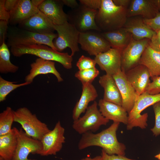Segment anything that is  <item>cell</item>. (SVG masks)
<instances>
[{
    "instance_id": "cell-1",
    "label": "cell",
    "mask_w": 160,
    "mask_h": 160,
    "mask_svg": "<svg viewBox=\"0 0 160 160\" xmlns=\"http://www.w3.org/2000/svg\"><path fill=\"white\" fill-rule=\"evenodd\" d=\"M119 124V122H113L108 128L98 133L89 132L82 135L78 143L79 149L96 146L101 148L108 155L125 156L126 146L118 141L116 136Z\"/></svg>"
},
{
    "instance_id": "cell-2",
    "label": "cell",
    "mask_w": 160,
    "mask_h": 160,
    "mask_svg": "<svg viewBox=\"0 0 160 160\" xmlns=\"http://www.w3.org/2000/svg\"><path fill=\"white\" fill-rule=\"evenodd\" d=\"M127 8L115 5L112 0H102L95 17L96 24L101 32L123 27L127 17Z\"/></svg>"
},
{
    "instance_id": "cell-3",
    "label": "cell",
    "mask_w": 160,
    "mask_h": 160,
    "mask_svg": "<svg viewBox=\"0 0 160 160\" xmlns=\"http://www.w3.org/2000/svg\"><path fill=\"white\" fill-rule=\"evenodd\" d=\"M11 52L15 57H20L30 54L41 59L57 62L66 69L72 67V56L68 53H63L54 50L49 47L42 44L19 45L11 47Z\"/></svg>"
},
{
    "instance_id": "cell-4",
    "label": "cell",
    "mask_w": 160,
    "mask_h": 160,
    "mask_svg": "<svg viewBox=\"0 0 160 160\" xmlns=\"http://www.w3.org/2000/svg\"><path fill=\"white\" fill-rule=\"evenodd\" d=\"M57 36V33L40 34L12 26L8 27L7 45L11 47L19 45L42 44L56 50L53 41Z\"/></svg>"
},
{
    "instance_id": "cell-5",
    "label": "cell",
    "mask_w": 160,
    "mask_h": 160,
    "mask_svg": "<svg viewBox=\"0 0 160 160\" xmlns=\"http://www.w3.org/2000/svg\"><path fill=\"white\" fill-rule=\"evenodd\" d=\"M14 122L19 124L25 133L34 139L41 141L43 136L51 130L46 124L25 107L14 111Z\"/></svg>"
},
{
    "instance_id": "cell-6",
    "label": "cell",
    "mask_w": 160,
    "mask_h": 160,
    "mask_svg": "<svg viewBox=\"0 0 160 160\" xmlns=\"http://www.w3.org/2000/svg\"><path fill=\"white\" fill-rule=\"evenodd\" d=\"M159 101L160 93L151 95L145 92L138 96L132 109L128 114L127 129L131 130L134 127L142 129L146 128L148 126V114H141V113L148 107Z\"/></svg>"
},
{
    "instance_id": "cell-7",
    "label": "cell",
    "mask_w": 160,
    "mask_h": 160,
    "mask_svg": "<svg viewBox=\"0 0 160 160\" xmlns=\"http://www.w3.org/2000/svg\"><path fill=\"white\" fill-rule=\"evenodd\" d=\"M98 103L95 101L87 108L84 114L73 121V129L82 135L88 132L95 133L102 125H106L109 120L104 117L98 109Z\"/></svg>"
},
{
    "instance_id": "cell-8",
    "label": "cell",
    "mask_w": 160,
    "mask_h": 160,
    "mask_svg": "<svg viewBox=\"0 0 160 160\" xmlns=\"http://www.w3.org/2000/svg\"><path fill=\"white\" fill-rule=\"evenodd\" d=\"M54 29L57 32V36L53 41L56 50L61 52L67 47L71 51L73 57L79 50L78 46L80 32L68 21L61 25H54Z\"/></svg>"
},
{
    "instance_id": "cell-9",
    "label": "cell",
    "mask_w": 160,
    "mask_h": 160,
    "mask_svg": "<svg viewBox=\"0 0 160 160\" xmlns=\"http://www.w3.org/2000/svg\"><path fill=\"white\" fill-rule=\"evenodd\" d=\"M97 11L80 4L78 7L69 11L68 21L80 33L90 30L100 32L95 21Z\"/></svg>"
},
{
    "instance_id": "cell-10",
    "label": "cell",
    "mask_w": 160,
    "mask_h": 160,
    "mask_svg": "<svg viewBox=\"0 0 160 160\" xmlns=\"http://www.w3.org/2000/svg\"><path fill=\"white\" fill-rule=\"evenodd\" d=\"M17 138V146L11 160H37L29 159V155H39L42 146L41 141L36 140L28 135L22 128L13 127Z\"/></svg>"
},
{
    "instance_id": "cell-11",
    "label": "cell",
    "mask_w": 160,
    "mask_h": 160,
    "mask_svg": "<svg viewBox=\"0 0 160 160\" xmlns=\"http://www.w3.org/2000/svg\"><path fill=\"white\" fill-rule=\"evenodd\" d=\"M79 44L82 49L90 55L95 56L111 48L109 43L102 35L101 32L95 30L80 33Z\"/></svg>"
},
{
    "instance_id": "cell-12",
    "label": "cell",
    "mask_w": 160,
    "mask_h": 160,
    "mask_svg": "<svg viewBox=\"0 0 160 160\" xmlns=\"http://www.w3.org/2000/svg\"><path fill=\"white\" fill-rule=\"evenodd\" d=\"M65 129L60 121L54 127L44 135L41 141L42 148L39 155L42 156L55 155L62 149L65 142Z\"/></svg>"
},
{
    "instance_id": "cell-13",
    "label": "cell",
    "mask_w": 160,
    "mask_h": 160,
    "mask_svg": "<svg viewBox=\"0 0 160 160\" xmlns=\"http://www.w3.org/2000/svg\"><path fill=\"white\" fill-rule=\"evenodd\" d=\"M150 40L145 39L136 40L132 38L129 44L121 52V70L125 73L139 64V61Z\"/></svg>"
},
{
    "instance_id": "cell-14",
    "label": "cell",
    "mask_w": 160,
    "mask_h": 160,
    "mask_svg": "<svg viewBox=\"0 0 160 160\" xmlns=\"http://www.w3.org/2000/svg\"><path fill=\"white\" fill-rule=\"evenodd\" d=\"M94 59L107 74L112 76L121 70V51L118 49L111 48L96 56Z\"/></svg>"
},
{
    "instance_id": "cell-15",
    "label": "cell",
    "mask_w": 160,
    "mask_h": 160,
    "mask_svg": "<svg viewBox=\"0 0 160 160\" xmlns=\"http://www.w3.org/2000/svg\"><path fill=\"white\" fill-rule=\"evenodd\" d=\"M118 87L122 98V106L128 114L132 109L138 96L121 70L112 76Z\"/></svg>"
},
{
    "instance_id": "cell-16",
    "label": "cell",
    "mask_w": 160,
    "mask_h": 160,
    "mask_svg": "<svg viewBox=\"0 0 160 160\" xmlns=\"http://www.w3.org/2000/svg\"><path fill=\"white\" fill-rule=\"evenodd\" d=\"M125 73L127 80L138 96L145 92L151 82V75L146 67L138 64Z\"/></svg>"
},
{
    "instance_id": "cell-17",
    "label": "cell",
    "mask_w": 160,
    "mask_h": 160,
    "mask_svg": "<svg viewBox=\"0 0 160 160\" xmlns=\"http://www.w3.org/2000/svg\"><path fill=\"white\" fill-rule=\"evenodd\" d=\"M18 25L20 28L40 34H51L55 31L54 25L39 10Z\"/></svg>"
},
{
    "instance_id": "cell-18",
    "label": "cell",
    "mask_w": 160,
    "mask_h": 160,
    "mask_svg": "<svg viewBox=\"0 0 160 160\" xmlns=\"http://www.w3.org/2000/svg\"><path fill=\"white\" fill-rule=\"evenodd\" d=\"M62 0H44L38 7L54 25H62L68 21L67 14L63 11Z\"/></svg>"
},
{
    "instance_id": "cell-19",
    "label": "cell",
    "mask_w": 160,
    "mask_h": 160,
    "mask_svg": "<svg viewBox=\"0 0 160 160\" xmlns=\"http://www.w3.org/2000/svg\"><path fill=\"white\" fill-rule=\"evenodd\" d=\"M159 12L156 0H132L127 8V18L140 16L143 19H150Z\"/></svg>"
},
{
    "instance_id": "cell-20",
    "label": "cell",
    "mask_w": 160,
    "mask_h": 160,
    "mask_svg": "<svg viewBox=\"0 0 160 160\" xmlns=\"http://www.w3.org/2000/svg\"><path fill=\"white\" fill-rule=\"evenodd\" d=\"M123 27L136 40L145 39L150 40L156 32L145 23L142 17L137 16L127 18Z\"/></svg>"
},
{
    "instance_id": "cell-21",
    "label": "cell",
    "mask_w": 160,
    "mask_h": 160,
    "mask_svg": "<svg viewBox=\"0 0 160 160\" xmlns=\"http://www.w3.org/2000/svg\"><path fill=\"white\" fill-rule=\"evenodd\" d=\"M31 69L29 74L25 78V82L31 83L34 79L40 74L52 73L56 77L58 82L63 81L61 75L55 66V63L50 60L40 58H37L35 61L30 65Z\"/></svg>"
},
{
    "instance_id": "cell-22",
    "label": "cell",
    "mask_w": 160,
    "mask_h": 160,
    "mask_svg": "<svg viewBox=\"0 0 160 160\" xmlns=\"http://www.w3.org/2000/svg\"><path fill=\"white\" fill-rule=\"evenodd\" d=\"M99 110L103 116L113 122L122 123L127 125L128 113L122 106L100 99L98 103Z\"/></svg>"
},
{
    "instance_id": "cell-23",
    "label": "cell",
    "mask_w": 160,
    "mask_h": 160,
    "mask_svg": "<svg viewBox=\"0 0 160 160\" xmlns=\"http://www.w3.org/2000/svg\"><path fill=\"white\" fill-rule=\"evenodd\" d=\"M39 11L30 0H18L14 10L10 15L9 24L15 26L28 19Z\"/></svg>"
},
{
    "instance_id": "cell-24",
    "label": "cell",
    "mask_w": 160,
    "mask_h": 160,
    "mask_svg": "<svg viewBox=\"0 0 160 160\" xmlns=\"http://www.w3.org/2000/svg\"><path fill=\"white\" fill-rule=\"evenodd\" d=\"M97 97V90L92 83L82 85L81 97L73 110V121L78 119L81 114L85 112L89 103L94 101Z\"/></svg>"
},
{
    "instance_id": "cell-25",
    "label": "cell",
    "mask_w": 160,
    "mask_h": 160,
    "mask_svg": "<svg viewBox=\"0 0 160 160\" xmlns=\"http://www.w3.org/2000/svg\"><path fill=\"white\" fill-rule=\"evenodd\" d=\"M99 82L104 89L103 99L122 106V98L116 83L112 76L104 75L100 77Z\"/></svg>"
},
{
    "instance_id": "cell-26",
    "label": "cell",
    "mask_w": 160,
    "mask_h": 160,
    "mask_svg": "<svg viewBox=\"0 0 160 160\" xmlns=\"http://www.w3.org/2000/svg\"><path fill=\"white\" fill-rule=\"evenodd\" d=\"M139 64L147 67L151 79L160 76V52L149 44L142 55Z\"/></svg>"
},
{
    "instance_id": "cell-27",
    "label": "cell",
    "mask_w": 160,
    "mask_h": 160,
    "mask_svg": "<svg viewBox=\"0 0 160 160\" xmlns=\"http://www.w3.org/2000/svg\"><path fill=\"white\" fill-rule=\"evenodd\" d=\"M112 48L121 52L129 44L132 39L131 34L124 27L113 31L101 32Z\"/></svg>"
},
{
    "instance_id": "cell-28",
    "label": "cell",
    "mask_w": 160,
    "mask_h": 160,
    "mask_svg": "<svg viewBox=\"0 0 160 160\" xmlns=\"http://www.w3.org/2000/svg\"><path fill=\"white\" fill-rule=\"evenodd\" d=\"M15 131L13 128L12 131L0 136V157L4 160H11L17 146Z\"/></svg>"
},
{
    "instance_id": "cell-29",
    "label": "cell",
    "mask_w": 160,
    "mask_h": 160,
    "mask_svg": "<svg viewBox=\"0 0 160 160\" xmlns=\"http://www.w3.org/2000/svg\"><path fill=\"white\" fill-rule=\"evenodd\" d=\"M7 44L4 41L0 47V72L1 73H15L19 67L10 60V53Z\"/></svg>"
},
{
    "instance_id": "cell-30",
    "label": "cell",
    "mask_w": 160,
    "mask_h": 160,
    "mask_svg": "<svg viewBox=\"0 0 160 160\" xmlns=\"http://www.w3.org/2000/svg\"><path fill=\"white\" fill-rule=\"evenodd\" d=\"M14 122V111L10 107L0 113V136L10 132Z\"/></svg>"
},
{
    "instance_id": "cell-31",
    "label": "cell",
    "mask_w": 160,
    "mask_h": 160,
    "mask_svg": "<svg viewBox=\"0 0 160 160\" xmlns=\"http://www.w3.org/2000/svg\"><path fill=\"white\" fill-rule=\"evenodd\" d=\"M15 82L5 80L0 76V102L5 100L7 95L12 91L20 87L31 84L25 82L20 84H15Z\"/></svg>"
},
{
    "instance_id": "cell-32",
    "label": "cell",
    "mask_w": 160,
    "mask_h": 160,
    "mask_svg": "<svg viewBox=\"0 0 160 160\" xmlns=\"http://www.w3.org/2000/svg\"><path fill=\"white\" fill-rule=\"evenodd\" d=\"M99 71L95 67L82 70H79L75 74V76L81 83L82 85L92 83L99 74Z\"/></svg>"
},
{
    "instance_id": "cell-33",
    "label": "cell",
    "mask_w": 160,
    "mask_h": 160,
    "mask_svg": "<svg viewBox=\"0 0 160 160\" xmlns=\"http://www.w3.org/2000/svg\"><path fill=\"white\" fill-rule=\"evenodd\" d=\"M96 64L94 59L82 55L77 62L76 66L79 70H82L95 68Z\"/></svg>"
},
{
    "instance_id": "cell-34",
    "label": "cell",
    "mask_w": 160,
    "mask_h": 160,
    "mask_svg": "<svg viewBox=\"0 0 160 160\" xmlns=\"http://www.w3.org/2000/svg\"><path fill=\"white\" fill-rule=\"evenodd\" d=\"M155 116L154 127L151 129L153 135L157 136L160 135V101L153 105Z\"/></svg>"
},
{
    "instance_id": "cell-35",
    "label": "cell",
    "mask_w": 160,
    "mask_h": 160,
    "mask_svg": "<svg viewBox=\"0 0 160 160\" xmlns=\"http://www.w3.org/2000/svg\"><path fill=\"white\" fill-rule=\"evenodd\" d=\"M151 79L152 81L149 84L145 92L151 95L160 93V76Z\"/></svg>"
},
{
    "instance_id": "cell-36",
    "label": "cell",
    "mask_w": 160,
    "mask_h": 160,
    "mask_svg": "<svg viewBox=\"0 0 160 160\" xmlns=\"http://www.w3.org/2000/svg\"><path fill=\"white\" fill-rule=\"evenodd\" d=\"M145 23L151 29L156 31L160 29V12L153 18L150 19H143Z\"/></svg>"
},
{
    "instance_id": "cell-37",
    "label": "cell",
    "mask_w": 160,
    "mask_h": 160,
    "mask_svg": "<svg viewBox=\"0 0 160 160\" xmlns=\"http://www.w3.org/2000/svg\"><path fill=\"white\" fill-rule=\"evenodd\" d=\"M80 4L95 10H99L101 6L102 0H80Z\"/></svg>"
},
{
    "instance_id": "cell-38",
    "label": "cell",
    "mask_w": 160,
    "mask_h": 160,
    "mask_svg": "<svg viewBox=\"0 0 160 160\" xmlns=\"http://www.w3.org/2000/svg\"><path fill=\"white\" fill-rule=\"evenodd\" d=\"M8 22L0 20V44H2L7 38L8 29Z\"/></svg>"
},
{
    "instance_id": "cell-39",
    "label": "cell",
    "mask_w": 160,
    "mask_h": 160,
    "mask_svg": "<svg viewBox=\"0 0 160 160\" xmlns=\"http://www.w3.org/2000/svg\"><path fill=\"white\" fill-rule=\"evenodd\" d=\"M155 31L150 40L149 44L153 48L160 52V29Z\"/></svg>"
},
{
    "instance_id": "cell-40",
    "label": "cell",
    "mask_w": 160,
    "mask_h": 160,
    "mask_svg": "<svg viewBox=\"0 0 160 160\" xmlns=\"http://www.w3.org/2000/svg\"><path fill=\"white\" fill-rule=\"evenodd\" d=\"M101 156V160H136L128 158L125 156L115 154L109 155L102 149Z\"/></svg>"
},
{
    "instance_id": "cell-41",
    "label": "cell",
    "mask_w": 160,
    "mask_h": 160,
    "mask_svg": "<svg viewBox=\"0 0 160 160\" xmlns=\"http://www.w3.org/2000/svg\"><path fill=\"white\" fill-rule=\"evenodd\" d=\"M5 0H0V20L6 21L9 23L10 15L5 7Z\"/></svg>"
},
{
    "instance_id": "cell-42",
    "label": "cell",
    "mask_w": 160,
    "mask_h": 160,
    "mask_svg": "<svg viewBox=\"0 0 160 160\" xmlns=\"http://www.w3.org/2000/svg\"><path fill=\"white\" fill-rule=\"evenodd\" d=\"M18 0H6L4 6L10 15L15 9Z\"/></svg>"
},
{
    "instance_id": "cell-43",
    "label": "cell",
    "mask_w": 160,
    "mask_h": 160,
    "mask_svg": "<svg viewBox=\"0 0 160 160\" xmlns=\"http://www.w3.org/2000/svg\"><path fill=\"white\" fill-rule=\"evenodd\" d=\"M64 5L70 7L71 9L78 7L79 4L76 0H62Z\"/></svg>"
},
{
    "instance_id": "cell-44",
    "label": "cell",
    "mask_w": 160,
    "mask_h": 160,
    "mask_svg": "<svg viewBox=\"0 0 160 160\" xmlns=\"http://www.w3.org/2000/svg\"><path fill=\"white\" fill-rule=\"evenodd\" d=\"M114 4L117 6L127 8L131 0H113Z\"/></svg>"
},
{
    "instance_id": "cell-45",
    "label": "cell",
    "mask_w": 160,
    "mask_h": 160,
    "mask_svg": "<svg viewBox=\"0 0 160 160\" xmlns=\"http://www.w3.org/2000/svg\"><path fill=\"white\" fill-rule=\"evenodd\" d=\"M80 160H101V155L97 156L93 158L88 156L83 158Z\"/></svg>"
},
{
    "instance_id": "cell-46",
    "label": "cell",
    "mask_w": 160,
    "mask_h": 160,
    "mask_svg": "<svg viewBox=\"0 0 160 160\" xmlns=\"http://www.w3.org/2000/svg\"><path fill=\"white\" fill-rule=\"evenodd\" d=\"M44 0H31L32 3L36 7H37Z\"/></svg>"
},
{
    "instance_id": "cell-47",
    "label": "cell",
    "mask_w": 160,
    "mask_h": 160,
    "mask_svg": "<svg viewBox=\"0 0 160 160\" xmlns=\"http://www.w3.org/2000/svg\"><path fill=\"white\" fill-rule=\"evenodd\" d=\"M156 4L158 11L160 12V0H156Z\"/></svg>"
},
{
    "instance_id": "cell-48",
    "label": "cell",
    "mask_w": 160,
    "mask_h": 160,
    "mask_svg": "<svg viewBox=\"0 0 160 160\" xmlns=\"http://www.w3.org/2000/svg\"><path fill=\"white\" fill-rule=\"evenodd\" d=\"M154 157L158 159L159 160H160V153L159 154L156 155L154 156Z\"/></svg>"
},
{
    "instance_id": "cell-49",
    "label": "cell",
    "mask_w": 160,
    "mask_h": 160,
    "mask_svg": "<svg viewBox=\"0 0 160 160\" xmlns=\"http://www.w3.org/2000/svg\"><path fill=\"white\" fill-rule=\"evenodd\" d=\"M0 160H4L2 158L0 157Z\"/></svg>"
}]
</instances>
